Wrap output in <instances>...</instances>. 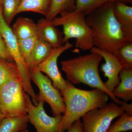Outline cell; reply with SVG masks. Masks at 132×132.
Listing matches in <instances>:
<instances>
[{"label": "cell", "mask_w": 132, "mask_h": 132, "mask_svg": "<svg viewBox=\"0 0 132 132\" xmlns=\"http://www.w3.org/2000/svg\"><path fill=\"white\" fill-rule=\"evenodd\" d=\"M21 0H3V14L6 22L9 25L16 16L15 14Z\"/></svg>", "instance_id": "cb8c5ba5"}, {"label": "cell", "mask_w": 132, "mask_h": 132, "mask_svg": "<svg viewBox=\"0 0 132 132\" xmlns=\"http://www.w3.org/2000/svg\"><path fill=\"white\" fill-rule=\"evenodd\" d=\"M60 16L51 21L55 26H62L64 44L71 39H75L76 46L82 51L90 50L94 47L93 31L88 26L86 16L75 10L64 11Z\"/></svg>", "instance_id": "277c9868"}, {"label": "cell", "mask_w": 132, "mask_h": 132, "mask_svg": "<svg viewBox=\"0 0 132 132\" xmlns=\"http://www.w3.org/2000/svg\"><path fill=\"white\" fill-rule=\"evenodd\" d=\"M20 132H29V131L28 129H26V130H23V131H21Z\"/></svg>", "instance_id": "1f68e13d"}, {"label": "cell", "mask_w": 132, "mask_h": 132, "mask_svg": "<svg viewBox=\"0 0 132 132\" xmlns=\"http://www.w3.org/2000/svg\"><path fill=\"white\" fill-rule=\"evenodd\" d=\"M114 15L122 31L132 41V7L121 2L113 3Z\"/></svg>", "instance_id": "4fadbf2b"}, {"label": "cell", "mask_w": 132, "mask_h": 132, "mask_svg": "<svg viewBox=\"0 0 132 132\" xmlns=\"http://www.w3.org/2000/svg\"><path fill=\"white\" fill-rule=\"evenodd\" d=\"M76 0H51L49 12L46 19L51 21L64 11H69L73 7Z\"/></svg>", "instance_id": "ffe728a7"}, {"label": "cell", "mask_w": 132, "mask_h": 132, "mask_svg": "<svg viewBox=\"0 0 132 132\" xmlns=\"http://www.w3.org/2000/svg\"><path fill=\"white\" fill-rule=\"evenodd\" d=\"M52 49L53 48L49 44L38 38L28 65L29 70L36 68L48 56Z\"/></svg>", "instance_id": "ac0fdd59"}, {"label": "cell", "mask_w": 132, "mask_h": 132, "mask_svg": "<svg viewBox=\"0 0 132 132\" xmlns=\"http://www.w3.org/2000/svg\"><path fill=\"white\" fill-rule=\"evenodd\" d=\"M67 87L61 92L65 111L60 124V131L65 132L72 124L89 111L107 104L109 96L100 89H79L67 80Z\"/></svg>", "instance_id": "7a4b0ae2"}, {"label": "cell", "mask_w": 132, "mask_h": 132, "mask_svg": "<svg viewBox=\"0 0 132 132\" xmlns=\"http://www.w3.org/2000/svg\"><path fill=\"white\" fill-rule=\"evenodd\" d=\"M115 55L123 68H132V42L127 43L121 47Z\"/></svg>", "instance_id": "d4e9b609"}, {"label": "cell", "mask_w": 132, "mask_h": 132, "mask_svg": "<svg viewBox=\"0 0 132 132\" xmlns=\"http://www.w3.org/2000/svg\"><path fill=\"white\" fill-rule=\"evenodd\" d=\"M0 58L10 61L14 62L13 59L10 54L5 41L0 35Z\"/></svg>", "instance_id": "484cf974"}, {"label": "cell", "mask_w": 132, "mask_h": 132, "mask_svg": "<svg viewBox=\"0 0 132 132\" xmlns=\"http://www.w3.org/2000/svg\"><path fill=\"white\" fill-rule=\"evenodd\" d=\"M86 20L92 29L94 46L117 54L129 39L121 29L113 13V3L108 2L86 16Z\"/></svg>", "instance_id": "6da1fadb"}, {"label": "cell", "mask_w": 132, "mask_h": 132, "mask_svg": "<svg viewBox=\"0 0 132 132\" xmlns=\"http://www.w3.org/2000/svg\"><path fill=\"white\" fill-rule=\"evenodd\" d=\"M0 35L5 41L10 54L19 69L24 91L31 97L33 104L36 105L38 102L36 95L31 85L30 70L22 56L17 39L13 34L12 29L4 19L2 7L0 8Z\"/></svg>", "instance_id": "8992f818"}, {"label": "cell", "mask_w": 132, "mask_h": 132, "mask_svg": "<svg viewBox=\"0 0 132 132\" xmlns=\"http://www.w3.org/2000/svg\"><path fill=\"white\" fill-rule=\"evenodd\" d=\"M3 0H0V8L2 7V3Z\"/></svg>", "instance_id": "4dcf8cb0"}, {"label": "cell", "mask_w": 132, "mask_h": 132, "mask_svg": "<svg viewBox=\"0 0 132 132\" xmlns=\"http://www.w3.org/2000/svg\"><path fill=\"white\" fill-rule=\"evenodd\" d=\"M29 122L27 114L16 117H5L0 123V132H20L27 129Z\"/></svg>", "instance_id": "e0dca14e"}, {"label": "cell", "mask_w": 132, "mask_h": 132, "mask_svg": "<svg viewBox=\"0 0 132 132\" xmlns=\"http://www.w3.org/2000/svg\"><path fill=\"white\" fill-rule=\"evenodd\" d=\"M67 132H86L80 119L75 121L69 128Z\"/></svg>", "instance_id": "4316f807"}, {"label": "cell", "mask_w": 132, "mask_h": 132, "mask_svg": "<svg viewBox=\"0 0 132 132\" xmlns=\"http://www.w3.org/2000/svg\"><path fill=\"white\" fill-rule=\"evenodd\" d=\"M73 47V45L69 42L56 48H53L47 58L40 63L36 68L42 73L47 75L53 81V85L62 92L67 87V80L61 75L57 65L58 58L66 50Z\"/></svg>", "instance_id": "30bf717a"}, {"label": "cell", "mask_w": 132, "mask_h": 132, "mask_svg": "<svg viewBox=\"0 0 132 132\" xmlns=\"http://www.w3.org/2000/svg\"><path fill=\"white\" fill-rule=\"evenodd\" d=\"M11 29L17 40L28 39L37 36V24L29 18L19 17Z\"/></svg>", "instance_id": "9a60e30c"}, {"label": "cell", "mask_w": 132, "mask_h": 132, "mask_svg": "<svg viewBox=\"0 0 132 132\" xmlns=\"http://www.w3.org/2000/svg\"><path fill=\"white\" fill-rule=\"evenodd\" d=\"M30 71L31 80L39 90V94L36 95L37 101H43L49 104L55 117L65 113V105L61 93L52 85L51 79L36 68L31 69Z\"/></svg>", "instance_id": "ba28073f"}, {"label": "cell", "mask_w": 132, "mask_h": 132, "mask_svg": "<svg viewBox=\"0 0 132 132\" xmlns=\"http://www.w3.org/2000/svg\"><path fill=\"white\" fill-rule=\"evenodd\" d=\"M38 39V36H36L28 39L17 40L21 53L28 67Z\"/></svg>", "instance_id": "7402d4cb"}, {"label": "cell", "mask_w": 132, "mask_h": 132, "mask_svg": "<svg viewBox=\"0 0 132 132\" xmlns=\"http://www.w3.org/2000/svg\"><path fill=\"white\" fill-rule=\"evenodd\" d=\"M101 55L95 53L81 55L61 62L62 70L68 80L73 84L83 83L106 93L114 102L121 105L122 101L116 98L108 90L99 72V66L102 60Z\"/></svg>", "instance_id": "3957f363"}, {"label": "cell", "mask_w": 132, "mask_h": 132, "mask_svg": "<svg viewBox=\"0 0 132 132\" xmlns=\"http://www.w3.org/2000/svg\"><path fill=\"white\" fill-rule=\"evenodd\" d=\"M132 130V116L123 112L119 118L112 124L106 132H122Z\"/></svg>", "instance_id": "603a6c76"}, {"label": "cell", "mask_w": 132, "mask_h": 132, "mask_svg": "<svg viewBox=\"0 0 132 132\" xmlns=\"http://www.w3.org/2000/svg\"><path fill=\"white\" fill-rule=\"evenodd\" d=\"M19 77L21 78L15 63L0 58V88L9 81Z\"/></svg>", "instance_id": "d6986e66"}, {"label": "cell", "mask_w": 132, "mask_h": 132, "mask_svg": "<svg viewBox=\"0 0 132 132\" xmlns=\"http://www.w3.org/2000/svg\"><path fill=\"white\" fill-rule=\"evenodd\" d=\"M120 82L112 94L116 98L127 102L132 100V68L123 69L119 75Z\"/></svg>", "instance_id": "5bb4252c"}, {"label": "cell", "mask_w": 132, "mask_h": 132, "mask_svg": "<svg viewBox=\"0 0 132 132\" xmlns=\"http://www.w3.org/2000/svg\"><path fill=\"white\" fill-rule=\"evenodd\" d=\"M5 118V115H4L3 113L2 112V111L1 110V108H0V123H1V121H2L3 119Z\"/></svg>", "instance_id": "f546056e"}, {"label": "cell", "mask_w": 132, "mask_h": 132, "mask_svg": "<svg viewBox=\"0 0 132 132\" xmlns=\"http://www.w3.org/2000/svg\"><path fill=\"white\" fill-rule=\"evenodd\" d=\"M51 0H21L15 15L23 12H32L46 16L48 13Z\"/></svg>", "instance_id": "2e32d148"}, {"label": "cell", "mask_w": 132, "mask_h": 132, "mask_svg": "<svg viewBox=\"0 0 132 132\" xmlns=\"http://www.w3.org/2000/svg\"><path fill=\"white\" fill-rule=\"evenodd\" d=\"M108 2V0H76L74 10L86 16Z\"/></svg>", "instance_id": "44dd1931"}, {"label": "cell", "mask_w": 132, "mask_h": 132, "mask_svg": "<svg viewBox=\"0 0 132 132\" xmlns=\"http://www.w3.org/2000/svg\"><path fill=\"white\" fill-rule=\"evenodd\" d=\"M26 95L20 77L3 85L0 88V108L5 117L27 115Z\"/></svg>", "instance_id": "5b68a950"}, {"label": "cell", "mask_w": 132, "mask_h": 132, "mask_svg": "<svg viewBox=\"0 0 132 132\" xmlns=\"http://www.w3.org/2000/svg\"><path fill=\"white\" fill-rule=\"evenodd\" d=\"M124 111V112L129 116H132V104H128L127 102L122 101L121 105Z\"/></svg>", "instance_id": "83f0119b"}, {"label": "cell", "mask_w": 132, "mask_h": 132, "mask_svg": "<svg viewBox=\"0 0 132 132\" xmlns=\"http://www.w3.org/2000/svg\"><path fill=\"white\" fill-rule=\"evenodd\" d=\"M26 99L29 121L37 132H61L60 124L63 115L50 117L44 109L43 101L37 100L38 105H35L28 94L26 95Z\"/></svg>", "instance_id": "9c48e42d"}, {"label": "cell", "mask_w": 132, "mask_h": 132, "mask_svg": "<svg viewBox=\"0 0 132 132\" xmlns=\"http://www.w3.org/2000/svg\"><path fill=\"white\" fill-rule=\"evenodd\" d=\"M36 24V35L39 39L47 43L53 48L59 47L64 45L63 33L56 28L52 21L42 19Z\"/></svg>", "instance_id": "7c38bea8"}, {"label": "cell", "mask_w": 132, "mask_h": 132, "mask_svg": "<svg viewBox=\"0 0 132 132\" xmlns=\"http://www.w3.org/2000/svg\"><path fill=\"white\" fill-rule=\"evenodd\" d=\"M123 112L122 107L113 102L85 114L81 122L86 132H106L112 121Z\"/></svg>", "instance_id": "52a82bcc"}, {"label": "cell", "mask_w": 132, "mask_h": 132, "mask_svg": "<svg viewBox=\"0 0 132 132\" xmlns=\"http://www.w3.org/2000/svg\"><path fill=\"white\" fill-rule=\"evenodd\" d=\"M90 53H95L101 55L104 59L105 63L101 66V71L104 73L105 77L108 78L104 85L108 90L112 93L120 82L119 77L120 72L123 67L117 57L112 53L93 47L90 50Z\"/></svg>", "instance_id": "8fae6325"}, {"label": "cell", "mask_w": 132, "mask_h": 132, "mask_svg": "<svg viewBox=\"0 0 132 132\" xmlns=\"http://www.w3.org/2000/svg\"><path fill=\"white\" fill-rule=\"evenodd\" d=\"M108 2L112 3L119 2L123 3L126 5H130L132 3V0H108Z\"/></svg>", "instance_id": "f1b7e54d"}]
</instances>
